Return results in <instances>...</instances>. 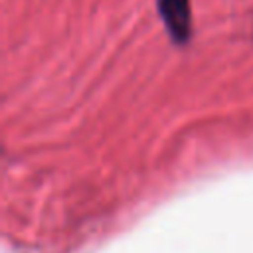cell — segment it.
I'll return each mask as SVG.
<instances>
[{"instance_id": "cell-1", "label": "cell", "mask_w": 253, "mask_h": 253, "mask_svg": "<svg viewBox=\"0 0 253 253\" xmlns=\"http://www.w3.org/2000/svg\"><path fill=\"white\" fill-rule=\"evenodd\" d=\"M158 14L174 43L182 45L192 38V8L190 0H156Z\"/></svg>"}]
</instances>
